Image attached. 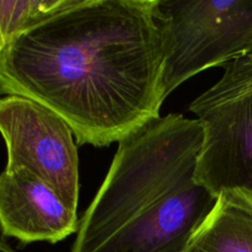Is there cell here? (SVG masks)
I'll return each instance as SVG.
<instances>
[{
    "label": "cell",
    "instance_id": "ba28073f",
    "mask_svg": "<svg viewBox=\"0 0 252 252\" xmlns=\"http://www.w3.org/2000/svg\"><path fill=\"white\" fill-rule=\"evenodd\" d=\"M189 252H252V196L226 191L218 196L189 245Z\"/></svg>",
    "mask_w": 252,
    "mask_h": 252
},
{
    "label": "cell",
    "instance_id": "9c48e42d",
    "mask_svg": "<svg viewBox=\"0 0 252 252\" xmlns=\"http://www.w3.org/2000/svg\"><path fill=\"white\" fill-rule=\"evenodd\" d=\"M71 0H0V36L4 46L33 25L68 6Z\"/></svg>",
    "mask_w": 252,
    "mask_h": 252
},
{
    "label": "cell",
    "instance_id": "7a4b0ae2",
    "mask_svg": "<svg viewBox=\"0 0 252 252\" xmlns=\"http://www.w3.org/2000/svg\"><path fill=\"white\" fill-rule=\"evenodd\" d=\"M204 128L171 113L118 143L103 184L84 213L71 252H95L115 234L197 184Z\"/></svg>",
    "mask_w": 252,
    "mask_h": 252
},
{
    "label": "cell",
    "instance_id": "5b68a950",
    "mask_svg": "<svg viewBox=\"0 0 252 252\" xmlns=\"http://www.w3.org/2000/svg\"><path fill=\"white\" fill-rule=\"evenodd\" d=\"M204 128L197 184L214 196L241 191L252 196V91L197 115Z\"/></svg>",
    "mask_w": 252,
    "mask_h": 252
},
{
    "label": "cell",
    "instance_id": "8fae6325",
    "mask_svg": "<svg viewBox=\"0 0 252 252\" xmlns=\"http://www.w3.org/2000/svg\"><path fill=\"white\" fill-rule=\"evenodd\" d=\"M2 47H4V42H2V39H1V36H0V53H1V49H2Z\"/></svg>",
    "mask_w": 252,
    "mask_h": 252
},
{
    "label": "cell",
    "instance_id": "7c38bea8",
    "mask_svg": "<svg viewBox=\"0 0 252 252\" xmlns=\"http://www.w3.org/2000/svg\"><path fill=\"white\" fill-rule=\"evenodd\" d=\"M185 252H189V250H186V251H185Z\"/></svg>",
    "mask_w": 252,
    "mask_h": 252
},
{
    "label": "cell",
    "instance_id": "52a82bcc",
    "mask_svg": "<svg viewBox=\"0 0 252 252\" xmlns=\"http://www.w3.org/2000/svg\"><path fill=\"white\" fill-rule=\"evenodd\" d=\"M218 197L199 184L177 192L95 252H185Z\"/></svg>",
    "mask_w": 252,
    "mask_h": 252
},
{
    "label": "cell",
    "instance_id": "8992f818",
    "mask_svg": "<svg viewBox=\"0 0 252 252\" xmlns=\"http://www.w3.org/2000/svg\"><path fill=\"white\" fill-rule=\"evenodd\" d=\"M78 213L25 170L0 174V231L21 244H57L79 230Z\"/></svg>",
    "mask_w": 252,
    "mask_h": 252
},
{
    "label": "cell",
    "instance_id": "3957f363",
    "mask_svg": "<svg viewBox=\"0 0 252 252\" xmlns=\"http://www.w3.org/2000/svg\"><path fill=\"white\" fill-rule=\"evenodd\" d=\"M167 96L196 74L224 66L252 43V0H159Z\"/></svg>",
    "mask_w": 252,
    "mask_h": 252
},
{
    "label": "cell",
    "instance_id": "30bf717a",
    "mask_svg": "<svg viewBox=\"0 0 252 252\" xmlns=\"http://www.w3.org/2000/svg\"><path fill=\"white\" fill-rule=\"evenodd\" d=\"M0 252H16V251L12 250V249L10 248L6 243H4V241L0 240Z\"/></svg>",
    "mask_w": 252,
    "mask_h": 252
},
{
    "label": "cell",
    "instance_id": "277c9868",
    "mask_svg": "<svg viewBox=\"0 0 252 252\" xmlns=\"http://www.w3.org/2000/svg\"><path fill=\"white\" fill-rule=\"evenodd\" d=\"M0 134L6 145L5 170L30 172L78 211V147L65 121L36 101L7 95L0 98Z\"/></svg>",
    "mask_w": 252,
    "mask_h": 252
},
{
    "label": "cell",
    "instance_id": "6da1fadb",
    "mask_svg": "<svg viewBox=\"0 0 252 252\" xmlns=\"http://www.w3.org/2000/svg\"><path fill=\"white\" fill-rule=\"evenodd\" d=\"M159 0H71L10 39L0 94L41 103L79 145L122 142L160 118L164 31Z\"/></svg>",
    "mask_w": 252,
    "mask_h": 252
}]
</instances>
